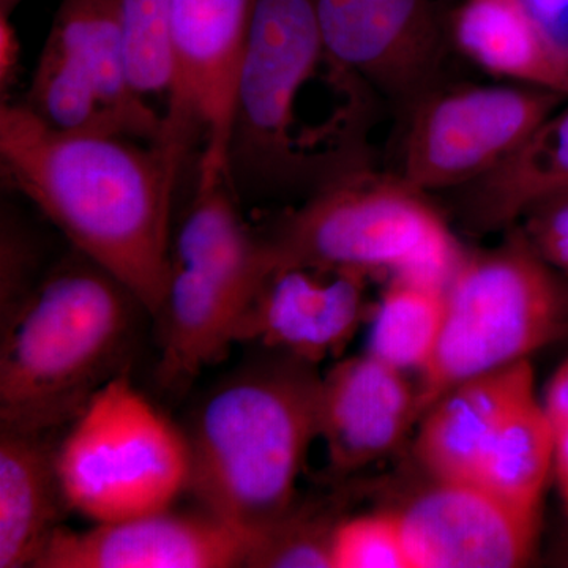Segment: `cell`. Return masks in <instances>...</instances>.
<instances>
[{
	"instance_id": "484cf974",
	"label": "cell",
	"mask_w": 568,
	"mask_h": 568,
	"mask_svg": "<svg viewBox=\"0 0 568 568\" xmlns=\"http://www.w3.org/2000/svg\"><path fill=\"white\" fill-rule=\"evenodd\" d=\"M332 568H413L396 510L338 519L332 536Z\"/></svg>"
},
{
	"instance_id": "cb8c5ba5",
	"label": "cell",
	"mask_w": 568,
	"mask_h": 568,
	"mask_svg": "<svg viewBox=\"0 0 568 568\" xmlns=\"http://www.w3.org/2000/svg\"><path fill=\"white\" fill-rule=\"evenodd\" d=\"M118 14L130 82L142 102L164 121L175 85L168 0H118Z\"/></svg>"
},
{
	"instance_id": "7402d4cb",
	"label": "cell",
	"mask_w": 568,
	"mask_h": 568,
	"mask_svg": "<svg viewBox=\"0 0 568 568\" xmlns=\"http://www.w3.org/2000/svg\"><path fill=\"white\" fill-rule=\"evenodd\" d=\"M552 470V429L541 399L534 394L500 426L481 459L476 484L523 514L541 519Z\"/></svg>"
},
{
	"instance_id": "4316f807",
	"label": "cell",
	"mask_w": 568,
	"mask_h": 568,
	"mask_svg": "<svg viewBox=\"0 0 568 568\" xmlns=\"http://www.w3.org/2000/svg\"><path fill=\"white\" fill-rule=\"evenodd\" d=\"M40 246L18 216L2 211L0 231V315L9 317L40 282Z\"/></svg>"
},
{
	"instance_id": "277c9868",
	"label": "cell",
	"mask_w": 568,
	"mask_h": 568,
	"mask_svg": "<svg viewBox=\"0 0 568 568\" xmlns=\"http://www.w3.org/2000/svg\"><path fill=\"white\" fill-rule=\"evenodd\" d=\"M138 308L129 287L71 248L2 321L0 428L71 424L121 373Z\"/></svg>"
},
{
	"instance_id": "5b68a950",
	"label": "cell",
	"mask_w": 568,
	"mask_h": 568,
	"mask_svg": "<svg viewBox=\"0 0 568 568\" xmlns=\"http://www.w3.org/2000/svg\"><path fill=\"white\" fill-rule=\"evenodd\" d=\"M263 234L275 267L316 265L440 286L466 253L428 193L377 168L287 207Z\"/></svg>"
},
{
	"instance_id": "3957f363",
	"label": "cell",
	"mask_w": 568,
	"mask_h": 568,
	"mask_svg": "<svg viewBox=\"0 0 568 568\" xmlns=\"http://www.w3.org/2000/svg\"><path fill=\"white\" fill-rule=\"evenodd\" d=\"M321 377L315 365L260 349L201 398L183 428L186 495L250 544L297 503L298 477L320 436Z\"/></svg>"
},
{
	"instance_id": "ffe728a7",
	"label": "cell",
	"mask_w": 568,
	"mask_h": 568,
	"mask_svg": "<svg viewBox=\"0 0 568 568\" xmlns=\"http://www.w3.org/2000/svg\"><path fill=\"white\" fill-rule=\"evenodd\" d=\"M171 263L196 268L254 295L274 271L264 234L246 222L226 181L194 189L171 244Z\"/></svg>"
},
{
	"instance_id": "2e32d148",
	"label": "cell",
	"mask_w": 568,
	"mask_h": 568,
	"mask_svg": "<svg viewBox=\"0 0 568 568\" xmlns=\"http://www.w3.org/2000/svg\"><path fill=\"white\" fill-rule=\"evenodd\" d=\"M536 392L529 361L469 377L439 396L418 420L416 457L433 480L473 481L510 414Z\"/></svg>"
},
{
	"instance_id": "f546056e",
	"label": "cell",
	"mask_w": 568,
	"mask_h": 568,
	"mask_svg": "<svg viewBox=\"0 0 568 568\" xmlns=\"http://www.w3.org/2000/svg\"><path fill=\"white\" fill-rule=\"evenodd\" d=\"M568 80V0H525Z\"/></svg>"
},
{
	"instance_id": "44dd1931",
	"label": "cell",
	"mask_w": 568,
	"mask_h": 568,
	"mask_svg": "<svg viewBox=\"0 0 568 568\" xmlns=\"http://www.w3.org/2000/svg\"><path fill=\"white\" fill-rule=\"evenodd\" d=\"M568 189V106L541 123L495 171L454 190L459 211L477 230L518 223L530 205Z\"/></svg>"
},
{
	"instance_id": "7c38bea8",
	"label": "cell",
	"mask_w": 568,
	"mask_h": 568,
	"mask_svg": "<svg viewBox=\"0 0 568 568\" xmlns=\"http://www.w3.org/2000/svg\"><path fill=\"white\" fill-rule=\"evenodd\" d=\"M250 538L201 507L62 526L36 568H237L246 567Z\"/></svg>"
},
{
	"instance_id": "f1b7e54d",
	"label": "cell",
	"mask_w": 568,
	"mask_h": 568,
	"mask_svg": "<svg viewBox=\"0 0 568 568\" xmlns=\"http://www.w3.org/2000/svg\"><path fill=\"white\" fill-rule=\"evenodd\" d=\"M540 399L555 439L552 480L556 481L564 515L568 519V358L558 366Z\"/></svg>"
},
{
	"instance_id": "d4e9b609",
	"label": "cell",
	"mask_w": 568,
	"mask_h": 568,
	"mask_svg": "<svg viewBox=\"0 0 568 568\" xmlns=\"http://www.w3.org/2000/svg\"><path fill=\"white\" fill-rule=\"evenodd\" d=\"M338 519L316 507L295 506L250 544L248 568H332V536Z\"/></svg>"
},
{
	"instance_id": "ba28073f",
	"label": "cell",
	"mask_w": 568,
	"mask_h": 568,
	"mask_svg": "<svg viewBox=\"0 0 568 568\" xmlns=\"http://www.w3.org/2000/svg\"><path fill=\"white\" fill-rule=\"evenodd\" d=\"M564 97L518 82H443L403 114L405 130L390 173L428 194L462 189L514 155Z\"/></svg>"
},
{
	"instance_id": "ac0fdd59",
	"label": "cell",
	"mask_w": 568,
	"mask_h": 568,
	"mask_svg": "<svg viewBox=\"0 0 568 568\" xmlns=\"http://www.w3.org/2000/svg\"><path fill=\"white\" fill-rule=\"evenodd\" d=\"M69 511L47 433L0 428V568H36Z\"/></svg>"
},
{
	"instance_id": "1f68e13d",
	"label": "cell",
	"mask_w": 568,
	"mask_h": 568,
	"mask_svg": "<svg viewBox=\"0 0 568 568\" xmlns=\"http://www.w3.org/2000/svg\"><path fill=\"white\" fill-rule=\"evenodd\" d=\"M22 0H0V14L3 17H10L13 13V10L17 9Z\"/></svg>"
},
{
	"instance_id": "d6a6232c",
	"label": "cell",
	"mask_w": 568,
	"mask_h": 568,
	"mask_svg": "<svg viewBox=\"0 0 568 568\" xmlns=\"http://www.w3.org/2000/svg\"><path fill=\"white\" fill-rule=\"evenodd\" d=\"M559 562L560 566L568 567V545L567 548L564 549L562 555H560Z\"/></svg>"
},
{
	"instance_id": "5bb4252c",
	"label": "cell",
	"mask_w": 568,
	"mask_h": 568,
	"mask_svg": "<svg viewBox=\"0 0 568 568\" xmlns=\"http://www.w3.org/2000/svg\"><path fill=\"white\" fill-rule=\"evenodd\" d=\"M36 77L67 99L102 108L122 136L163 144L162 115L142 102L130 82L118 0H62Z\"/></svg>"
},
{
	"instance_id": "d6986e66",
	"label": "cell",
	"mask_w": 568,
	"mask_h": 568,
	"mask_svg": "<svg viewBox=\"0 0 568 568\" xmlns=\"http://www.w3.org/2000/svg\"><path fill=\"white\" fill-rule=\"evenodd\" d=\"M448 37L491 77L568 95L566 71L525 0H463L448 18Z\"/></svg>"
},
{
	"instance_id": "8fae6325",
	"label": "cell",
	"mask_w": 568,
	"mask_h": 568,
	"mask_svg": "<svg viewBox=\"0 0 568 568\" xmlns=\"http://www.w3.org/2000/svg\"><path fill=\"white\" fill-rule=\"evenodd\" d=\"M395 510L413 568H517L536 555L541 519L473 481L429 478Z\"/></svg>"
},
{
	"instance_id": "7a4b0ae2",
	"label": "cell",
	"mask_w": 568,
	"mask_h": 568,
	"mask_svg": "<svg viewBox=\"0 0 568 568\" xmlns=\"http://www.w3.org/2000/svg\"><path fill=\"white\" fill-rule=\"evenodd\" d=\"M0 173L70 242L159 316L171 272V213L185 170L163 145L62 132L22 102L0 104Z\"/></svg>"
},
{
	"instance_id": "83f0119b",
	"label": "cell",
	"mask_w": 568,
	"mask_h": 568,
	"mask_svg": "<svg viewBox=\"0 0 568 568\" xmlns=\"http://www.w3.org/2000/svg\"><path fill=\"white\" fill-rule=\"evenodd\" d=\"M518 223L534 250L568 278V189L541 197Z\"/></svg>"
},
{
	"instance_id": "8992f818",
	"label": "cell",
	"mask_w": 568,
	"mask_h": 568,
	"mask_svg": "<svg viewBox=\"0 0 568 568\" xmlns=\"http://www.w3.org/2000/svg\"><path fill=\"white\" fill-rule=\"evenodd\" d=\"M568 332V278L521 227L487 252L465 253L447 286L435 354L418 373V409L469 377L530 361Z\"/></svg>"
},
{
	"instance_id": "9c48e42d",
	"label": "cell",
	"mask_w": 568,
	"mask_h": 568,
	"mask_svg": "<svg viewBox=\"0 0 568 568\" xmlns=\"http://www.w3.org/2000/svg\"><path fill=\"white\" fill-rule=\"evenodd\" d=\"M256 0H168L175 85L163 148L196 170L194 189L226 181L235 85Z\"/></svg>"
},
{
	"instance_id": "52a82bcc",
	"label": "cell",
	"mask_w": 568,
	"mask_h": 568,
	"mask_svg": "<svg viewBox=\"0 0 568 568\" xmlns=\"http://www.w3.org/2000/svg\"><path fill=\"white\" fill-rule=\"evenodd\" d=\"M58 467L71 511L92 523L119 521L186 495L189 443L122 369L71 422Z\"/></svg>"
},
{
	"instance_id": "6da1fadb",
	"label": "cell",
	"mask_w": 568,
	"mask_h": 568,
	"mask_svg": "<svg viewBox=\"0 0 568 568\" xmlns=\"http://www.w3.org/2000/svg\"><path fill=\"white\" fill-rule=\"evenodd\" d=\"M379 95L325 47L313 0H256L226 155L239 200L294 201L376 170Z\"/></svg>"
},
{
	"instance_id": "4fadbf2b",
	"label": "cell",
	"mask_w": 568,
	"mask_h": 568,
	"mask_svg": "<svg viewBox=\"0 0 568 568\" xmlns=\"http://www.w3.org/2000/svg\"><path fill=\"white\" fill-rule=\"evenodd\" d=\"M368 276L316 265H280L264 280L235 343L320 366L338 358L368 313Z\"/></svg>"
},
{
	"instance_id": "9a60e30c",
	"label": "cell",
	"mask_w": 568,
	"mask_h": 568,
	"mask_svg": "<svg viewBox=\"0 0 568 568\" xmlns=\"http://www.w3.org/2000/svg\"><path fill=\"white\" fill-rule=\"evenodd\" d=\"M420 420L407 373L364 354L336 362L321 377L317 429L328 462L353 473L392 454Z\"/></svg>"
},
{
	"instance_id": "30bf717a",
	"label": "cell",
	"mask_w": 568,
	"mask_h": 568,
	"mask_svg": "<svg viewBox=\"0 0 568 568\" xmlns=\"http://www.w3.org/2000/svg\"><path fill=\"white\" fill-rule=\"evenodd\" d=\"M327 50L405 114L443 84V0H313Z\"/></svg>"
},
{
	"instance_id": "e0dca14e",
	"label": "cell",
	"mask_w": 568,
	"mask_h": 568,
	"mask_svg": "<svg viewBox=\"0 0 568 568\" xmlns=\"http://www.w3.org/2000/svg\"><path fill=\"white\" fill-rule=\"evenodd\" d=\"M254 294L196 268L171 263L162 320L164 387L181 390L235 345L239 325Z\"/></svg>"
},
{
	"instance_id": "603a6c76",
	"label": "cell",
	"mask_w": 568,
	"mask_h": 568,
	"mask_svg": "<svg viewBox=\"0 0 568 568\" xmlns=\"http://www.w3.org/2000/svg\"><path fill=\"white\" fill-rule=\"evenodd\" d=\"M446 302L447 286L402 276L387 280L373 313L366 353L418 375L435 354Z\"/></svg>"
},
{
	"instance_id": "4dcf8cb0",
	"label": "cell",
	"mask_w": 568,
	"mask_h": 568,
	"mask_svg": "<svg viewBox=\"0 0 568 568\" xmlns=\"http://www.w3.org/2000/svg\"><path fill=\"white\" fill-rule=\"evenodd\" d=\"M22 67L21 41L10 17L0 14V97L10 102V92L17 84Z\"/></svg>"
}]
</instances>
